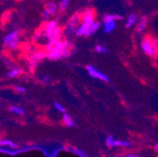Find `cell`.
Listing matches in <instances>:
<instances>
[{
    "mask_svg": "<svg viewBox=\"0 0 158 157\" xmlns=\"http://www.w3.org/2000/svg\"><path fill=\"white\" fill-rule=\"evenodd\" d=\"M57 5L55 3V2H47L45 5H44V9L43 10V18L44 21H49V18L54 15L56 11H57Z\"/></svg>",
    "mask_w": 158,
    "mask_h": 157,
    "instance_id": "cell-8",
    "label": "cell"
},
{
    "mask_svg": "<svg viewBox=\"0 0 158 157\" xmlns=\"http://www.w3.org/2000/svg\"><path fill=\"white\" fill-rule=\"evenodd\" d=\"M62 122H63L64 125L66 127H68V128H72V127H73L75 125L73 120L72 119V117L70 115L66 114V113L63 114V116H62Z\"/></svg>",
    "mask_w": 158,
    "mask_h": 157,
    "instance_id": "cell-18",
    "label": "cell"
},
{
    "mask_svg": "<svg viewBox=\"0 0 158 157\" xmlns=\"http://www.w3.org/2000/svg\"><path fill=\"white\" fill-rule=\"evenodd\" d=\"M46 57L50 60H58L69 56L72 52V44L67 40L50 41L44 45Z\"/></svg>",
    "mask_w": 158,
    "mask_h": 157,
    "instance_id": "cell-1",
    "label": "cell"
},
{
    "mask_svg": "<svg viewBox=\"0 0 158 157\" xmlns=\"http://www.w3.org/2000/svg\"><path fill=\"white\" fill-rule=\"evenodd\" d=\"M43 39H44V33H43V30L41 28H39L33 35L32 37V40L34 43H39L40 42H41Z\"/></svg>",
    "mask_w": 158,
    "mask_h": 157,
    "instance_id": "cell-20",
    "label": "cell"
},
{
    "mask_svg": "<svg viewBox=\"0 0 158 157\" xmlns=\"http://www.w3.org/2000/svg\"><path fill=\"white\" fill-rule=\"evenodd\" d=\"M95 51L99 54H106V53H108V49L104 46V45H101V44H98L96 45L95 47Z\"/></svg>",
    "mask_w": 158,
    "mask_h": 157,
    "instance_id": "cell-23",
    "label": "cell"
},
{
    "mask_svg": "<svg viewBox=\"0 0 158 157\" xmlns=\"http://www.w3.org/2000/svg\"><path fill=\"white\" fill-rule=\"evenodd\" d=\"M22 74V69L19 67H10V70L7 72V76L9 78H11V79H14V78L19 77Z\"/></svg>",
    "mask_w": 158,
    "mask_h": 157,
    "instance_id": "cell-14",
    "label": "cell"
},
{
    "mask_svg": "<svg viewBox=\"0 0 158 157\" xmlns=\"http://www.w3.org/2000/svg\"><path fill=\"white\" fill-rule=\"evenodd\" d=\"M9 111H10V113H12L13 115L19 116V117L24 116V115H25V113H26L25 109H24L22 106H20V105H10V106H9Z\"/></svg>",
    "mask_w": 158,
    "mask_h": 157,
    "instance_id": "cell-15",
    "label": "cell"
},
{
    "mask_svg": "<svg viewBox=\"0 0 158 157\" xmlns=\"http://www.w3.org/2000/svg\"><path fill=\"white\" fill-rule=\"evenodd\" d=\"M104 31L106 33H110L116 28V21L111 20V19H104Z\"/></svg>",
    "mask_w": 158,
    "mask_h": 157,
    "instance_id": "cell-11",
    "label": "cell"
},
{
    "mask_svg": "<svg viewBox=\"0 0 158 157\" xmlns=\"http://www.w3.org/2000/svg\"><path fill=\"white\" fill-rule=\"evenodd\" d=\"M147 25H148V19H147V17L140 18V20L137 22L136 32L137 33H142L145 30V28L147 27Z\"/></svg>",
    "mask_w": 158,
    "mask_h": 157,
    "instance_id": "cell-16",
    "label": "cell"
},
{
    "mask_svg": "<svg viewBox=\"0 0 158 157\" xmlns=\"http://www.w3.org/2000/svg\"><path fill=\"white\" fill-rule=\"evenodd\" d=\"M95 17V13L93 10H86L82 12L81 14V23L79 25V27H77L76 31H75V35L77 37H81V36H86V34L88 33L90 26L93 24Z\"/></svg>",
    "mask_w": 158,
    "mask_h": 157,
    "instance_id": "cell-2",
    "label": "cell"
},
{
    "mask_svg": "<svg viewBox=\"0 0 158 157\" xmlns=\"http://www.w3.org/2000/svg\"><path fill=\"white\" fill-rule=\"evenodd\" d=\"M0 147L6 148V149H10V150H16V149H18L17 143H15L13 140L8 139V138L0 139Z\"/></svg>",
    "mask_w": 158,
    "mask_h": 157,
    "instance_id": "cell-12",
    "label": "cell"
},
{
    "mask_svg": "<svg viewBox=\"0 0 158 157\" xmlns=\"http://www.w3.org/2000/svg\"><path fill=\"white\" fill-rule=\"evenodd\" d=\"M155 149H156V151L158 152V145H156V147H155Z\"/></svg>",
    "mask_w": 158,
    "mask_h": 157,
    "instance_id": "cell-28",
    "label": "cell"
},
{
    "mask_svg": "<svg viewBox=\"0 0 158 157\" xmlns=\"http://www.w3.org/2000/svg\"><path fill=\"white\" fill-rule=\"evenodd\" d=\"M54 107H55V109H56L57 112H59V113H62V114H65V113H66L65 107H64L62 105H60V104L55 103V104H54Z\"/></svg>",
    "mask_w": 158,
    "mask_h": 157,
    "instance_id": "cell-24",
    "label": "cell"
},
{
    "mask_svg": "<svg viewBox=\"0 0 158 157\" xmlns=\"http://www.w3.org/2000/svg\"><path fill=\"white\" fill-rule=\"evenodd\" d=\"M86 69H87L88 73H89L91 77L97 78V79H100V80L105 81V82H109L108 77H107L105 73H103L102 72H100V71H98L97 69H95L93 66L88 65V66L86 67Z\"/></svg>",
    "mask_w": 158,
    "mask_h": 157,
    "instance_id": "cell-9",
    "label": "cell"
},
{
    "mask_svg": "<svg viewBox=\"0 0 158 157\" xmlns=\"http://www.w3.org/2000/svg\"><path fill=\"white\" fill-rule=\"evenodd\" d=\"M137 22H138L137 16H136L135 13H131V14L127 17L126 24H125V27H126V28H131V27H133L135 24H137Z\"/></svg>",
    "mask_w": 158,
    "mask_h": 157,
    "instance_id": "cell-17",
    "label": "cell"
},
{
    "mask_svg": "<svg viewBox=\"0 0 158 157\" xmlns=\"http://www.w3.org/2000/svg\"><path fill=\"white\" fill-rule=\"evenodd\" d=\"M63 35V29L60 27H56L53 32L51 33L50 37H49V42L50 41H57V40H61V37Z\"/></svg>",
    "mask_w": 158,
    "mask_h": 157,
    "instance_id": "cell-13",
    "label": "cell"
},
{
    "mask_svg": "<svg viewBox=\"0 0 158 157\" xmlns=\"http://www.w3.org/2000/svg\"><path fill=\"white\" fill-rule=\"evenodd\" d=\"M104 19H111V20H114V21H118V20H122L123 17L118 14H106L104 16Z\"/></svg>",
    "mask_w": 158,
    "mask_h": 157,
    "instance_id": "cell-22",
    "label": "cell"
},
{
    "mask_svg": "<svg viewBox=\"0 0 158 157\" xmlns=\"http://www.w3.org/2000/svg\"><path fill=\"white\" fill-rule=\"evenodd\" d=\"M50 80V77L47 74H43L42 76H40V81L42 83H48Z\"/></svg>",
    "mask_w": 158,
    "mask_h": 157,
    "instance_id": "cell-26",
    "label": "cell"
},
{
    "mask_svg": "<svg viewBox=\"0 0 158 157\" xmlns=\"http://www.w3.org/2000/svg\"><path fill=\"white\" fill-rule=\"evenodd\" d=\"M141 49L143 52L150 56H156L158 55V47L155 44L154 39L146 36L141 41Z\"/></svg>",
    "mask_w": 158,
    "mask_h": 157,
    "instance_id": "cell-4",
    "label": "cell"
},
{
    "mask_svg": "<svg viewBox=\"0 0 158 157\" xmlns=\"http://www.w3.org/2000/svg\"><path fill=\"white\" fill-rule=\"evenodd\" d=\"M14 89H15V91H16L17 93H21V94H23V93H25V92L27 91V89H26L25 87H23V86H19V85L15 86V87H14Z\"/></svg>",
    "mask_w": 158,
    "mask_h": 157,
    "instance_id": "cell-25",
    "label": "cell"
},
{
    "mask_svg": "<svg viewBox=\"0 0 158 157\" xmlns=\"http://www.w3.org/2000/svg\"><path fill=\"white\" fill-rule=\"evenodd\" d=\"M20 43V31L12 30L3 38V45L7 50H16Z\"/></svg>",
    "mask_w": 158,
    "mask_h": 157,
    "instance_id": "cell-3",
    "label": "cell"
},
{
    "mask_svg": "<svg viewBox=\"0 0 158 157\" xmlns=\"http://www.w3.org/2000/svg\"><path fill=\"white\" fill-rule=\"evenodd\" d=\"M80 23H81V14L75 13L68 21L67 26L63 29V34L67 37L75 34V31H76L77 27H79V25H80Z\"/></svg>",
    "mask_w": 158,
    "mask_h": 157,
    "instance_id": "cell-5",
    "label": "cell"
},
{
    "mask_svg": "<svg viewBox=\"0 0 158 157\" xmlns=\"http://www.w3.org/2000/svg\"><path fill=\"white\" fill-rule=\"evenodd\" d=\"M58 27V24L56 20H49L47 22H45L43 27H41V29L43 30L44 36V40H46V43L49 42V37L51 35V33L53 32V30Z\"/></svg>",
    "mask_w": 158,
    "mask_h": 157,
    "instance_id": "cell-7",
    "label": "cell"
},
{
    "mask_svg": "<svg viewBox=\"0 0 158 157\" xmlns=\"http://www.w3.org/2000/svg\"><path fill=\"white\" fill-rule=\"evenodd\" d=\"M127 157H138V156H134V155H130V156H127Z\"/></svg>",
    "mask_w": 158,
    "mask_h": 157,
    "instance_id": "cell-29",
    "label": "cell"
},
{
    "mask_svg": "<svg viewBox=\"0 0 158 157\" xmlns=\"http://www.w3.org/2000/svg\"><path fill=\"white\" fill-rule=\"evenodd\" d=\"M154 42H155V44H156V46L158 47V37H157L156 39H154Z\"/></svg>",
    "mask_w": 158,
    "mask_h": 157,
    "instance_id": "cell-27",
    "label": "cell"
},
{
    "mask_svg": "<svg viewBox=\"0 0 158 157\" xmlns=\"http://www.w3.org/2000/svg\"><path fill=\"white\" fill-rule=\"evenodd\" d=\"M106 144L112 148V147H128L130 146V142L124 141V140H118L116 139L113 135L107 136V138L106 139Z\"/></svg>",
    "mask_w": 158,
    "mask_h": 157,
    "instance_id": "cell-10",
    "label": "cell"
},
{
    "mask_svg": "<svg viewBox=\"0 0 158 157\" xmlns=\"http://www.w3.org/2000/svg\"><path fill=\"white\" fill-rule=\"evenodd\" d=\"M70 3V0H60V2L57 5V10L59 11H64L67 10Z\"/></svg>",
    "mask_w": 158,
    "mask_h": 157,
    "instance_id": "cell-21",
    "label": "cell"
},
{
    "mask_svg": "<svg viewBox=\"0 0 158 157\" xmlns=\"http://www.w3.org/2000/svg\"><path fill=\"white\" fill-rule=\"evenodd\" d=\"M100 27H101L100 22L94 21V22H93V24L90 26V27H89V29L88 33L86 34V37H89V36L93 35V34H94V33H95L99 28H100Z\"/></svg>",
    "mask_w": 158,
    "mask_h": 157,
    "instance_id": "cell-19",
    "label": "cell"
},
{
    "mask_svg": "<svg viewBox=\"0 0 158 157\" xmlns=\"http://www.w3.org/2000/svg\"><path fill=\"white\" fill-rule=\"evenodd\" d=\"M46 57V53L44 50H41V51H35L34 53H32L28 58V65L29 68H35L40 62H41L44 58Z\"/></svg>",
    "mask_w": 158,
    "mask_h": 157,
    "instance_id": "cell-6",
    "label": "cell"
}]
</instances>
